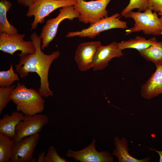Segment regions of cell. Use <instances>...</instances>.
<instances>
[{"instance_id": "obj_8", "label": "cell", "mask_w": 162, "mask_h": 162, "mask_svg": "<svg viewBox=\"0 0 162 162\" xmlns=\"http://www.w3.org/2000/svg\"><path fill=\"white\" fill-rule=\"evenodd\" d=\"M24 34H10L0 33V50L11 55L17 51H21L19 57L35 52V49L32 41L24 40Z\"/></svg>"}, {"instance_id": "obj_22", "label": "cell", "mask_w": 162, "mask_h": 162, "mask_svg": "<svg viewBox=\"0 0 162 162\" xmlns=\"http://www.w3.org/2000/svg\"><path fill=\"white\" fill-rule=\"evenodd\" d=\"M148 0H130L128 5L122 10L121 14L124 16L134 9L137 8L138 11H145L148 8Z\"/></svg>"}, {"instance_id": "obj_18", "label": "cell", "mask_w": 162, "mask_h": 162, "mask_svg": "<svg viewBox=\"0 0 162 162\" xmlns=\"http://www.w3.org/2000/svg\"><path fill=\"white\" fill-rule=\"evenodd\" d=\"M12 3L8 0L0 1V33L10 34L18 33V30L8 20L7 12L11 8Z\"/></svg>"}, {"instance_id": "obj_23", "label": "cell", "mask_w": 162, "mask_h": 162, "mask_svg": "<svg viewBox=\"0 0 162 162\" xmlns=\"http://www.w3.org/2000/svg\"><path fill=\"white\" fill-rule=\"evenodd\" d=\"M16 86L15 85H14L10 87H0V115L7 104L12 101L10 96Z\"/></svg>"}, {"instance_id": "obj_2", "label": "cell", "mask_w": 162, "mask_h": 162, "mask_svg": "<svg viewBox=\"0 0 162 162\" xmlns=\"http://www.w3.org/2000/svg\"><path fill=\"white\" fill-rule=\"evenodd\" d=\"M11 100L16 105V110L24 115L39 114L44 110L45 100L38 92L28 88L18 82L10 95Z\"/></svg>"}, {"instance_id": "obj_5", "label": "cell", "mask_w": 162, "mask_h": 162, "mask_svg": "<svg viewBox=\"0 0 162 162\" xmlns=\"http://www.w3.org/2000/svg\"><path fill=\"white\" fill-rule=\"evenodd\" d=\"M74 6L79 13L80 21L85 24H92L107 17L108 12L106 7L111 0H97L88 2L76 0Z\"/></svg>"}, {"instance_id": "obj_3", "label": "cell", "mask_w": 162, "mask_h": 162, "mask_svg": "<svg viewBox=\"0 0 162 162\" xmlns=\"http://www.w3.org/2000/svg\"><path fill=\"white\" fill-rule=\"evenodd\" d=\"M124 16L126 18H131L135 22L133 27L125 30V35L141 31L146 35L162 34V22L156 12L153 13L149 9L143 12L131 11Z\"/></svg>"}, {"instance_id": "obj_15", "label": "cell", "mask_w": 162, "mask_h": 162, "mask_svg": "<svg viewBox=\"0 0 162 162\" xmlns=\"http://www.w3.org/2000/svg\"><path fill=\"white\" fill-rule=\"evenodd\" d=\"M115 148L112 154L117 158L118 162H148L150 158L146 157L144 158L138 159L131 155L128 152V140L124 137L120 139L117 136L113 139Z\"/></svg>"}, {"instance_id": "obj_12", "label": "cell", "mask_w": 162, "mask_h": 162, "mask_svg": "<svg viewBox=\"0 0 162 162\" xmlns=\"http://www.w3.org/2000/svg\"><path fill=\"white\" fill-rule=\"evenodd\" d=\"M101 45L99 41L85 42L79 45L74 58L80 71H86L92 68L95 53Z\"/></svg>"}, {"instance_id": "obj_9", "label": "cell", "mask_w": 162, "mask_h": 162, "mask_svg": "<svg viewBox=\"0 0 162 162\" xmlns=\"http://www.w3.org/2000/svg\"><path fill=\"white\" fill-rule=\"evenodd\" d=\"M48 122L47 116L45 115L40 113L32 116L24 115L23 119L16 127L13 142L14 143L25 137L38 134Z\"/></svg>"}, {"instance_id": "obj_25", "label": "cell", "mask_w": 162, "mask_h": 162, "mask_svg": "<svg viewBox=\"0 0 162 162\" xmlns=\"http://www.w3.org/2000/svg\"><path fill=\"white\" fill-rule=\"evenodd\" d=\"M147 9L155 12L162 10V0H148Z\"/></svg>"}, {"instance_id": "obj_10", "label": "cell", "mask_w": 162, "mask_h": 162, "mask_svg": "<svg viewBox=\"0 0 162 162\" xmlns=\"http://www.w3.org/2000/svg\"><path fill=\"white\" fill-rule=\"evenodd\" d=\"M96 139H94L88 146L79 151L69 149L66 156L80 162H113L114 158L108 151L96 150Z\"/></svg>"}, {"instance_id": "obj_13", "label": "cell", "mask_w": 162, "mask_h": 162, "mask_svg": "<svg viewBox=\"0 0 162 162\" xmlns=\"http://www.w3.org/2000/svg\"><path fill=\"white\" fill-rule=\"evenodd\" d=\"M118 43L113 42L106 46L101 45L94 55L92 69L94 71L104 69L108 66L113 58H119L124 55L119 47Z\"/></svg>"}, {"instance_id": "obj_27", "label": "cell", "mask_w": 162, "mask_h": 162, "mask_svg": "<svg viewBox=\"0 0 162 162\" xmlns=\"http://www.w3.org/2000/svg\"><path fill=\"white\" fill-rule=\"evenodd\" d=\"M45 152L44 151L43 152L40 153L39 155L37 162H44V158L45 157Z\"/></svg>"}, {"instance_id": "obj_14", "label": "cell", "mask_w": 162, "mask_h": 162, "mask_svg": "<svg viewBox=\"0 0 162 162\" xmlns=\"http://www.w3.org/2000/svg\"><path fill=\"white\" fill-rule=\"evenodd\" d=\"M156 69L141 87L140 94L144 99L150 100L162 94V64Z\"/></svg>"}, {"instance_id": "obj_4", "label": "cell", "mask_w": 162, "mask_h": 162, "mask_svg": "<svg viewBox=\"0 0 162 162\" xmlns=\"http://www.w3.org/2000/svg\"><path fill=\"white\" fill-rule=\"evenodd\" d=\"M76 0H35L28 8L26 15L34 16L31 30L37 28L38 24L43 23L45 18L55 10L64 7L74 6Z\"/></svg>"}, {"instance_id": "obj_28", "label": "cell", "mask_w": 162, "mask_h": 162, "mask_svg": "<svg viewBox=\"0 0 162 162\" xmlns=\"http://www.w3.org/2000/svg\"><path fill=\"white\" fill-rule=\"evenodd\" d=\"M148 148L151 150L154 151L156 152H157L159 155L160 159L159 161L160 162H162V150L161 151H159L156 150V149L154 148Z\"/></svg>"}, {"instance_id": "obj_29", "label": "cell", "mask_w": 162, "mask_h": 162, "mask_svg": "<svg viewBox=\"0 0 162 162\" xmlns=\"http://www.w3.org/2000/svg\"><path fill=\"white\" fill-rule=\"evenodd\" d=\"M158 14L159 15H160L161 16V17L160 18L162 22V10H161L160 12H158Z\"/></svg>"}, {"instance_id": "obj_1", "label": "cell", "mask_w": 162, "mask_h": 162, "mask_svg": "<svg viewBox=\"0 0 162 162\" xmlns=\"http://www.w3.org/2000/svg\"><path fill=\"white\" fill-rule=\"evenodd\" d=\"M30 38L34 46L35 52L20 57L19 63L15 65V71L22 78L27 76L29 73L35 72L39 76L40 85L38 92L43 97L53 96V93L49 88L48 74L53 62L60 55L58 51L46 54L41 48V39L35 32L30 35Z\"/></svg>"}, {"instance_id": "obj_17", "label": "cell", "mask_w": 162, "mask_h": 162, "mask_svg": "<svg viewBox=\"0 0 162 162\" xmlns=\"http://www.w3.org/2000/svg\"><path fill=\"white\" fill-rule=\"evenodd\" d=\"M138 51L143 58L152 62L156 67L162 64V41H158L148 48Z\"/></svg>"}, {"instance_id": "obj_19", "label": "cell", "mask_w": 162, "mask_h": 162, "mask_svg": "<svg viewBox=\"0 0 162 162\" xmlns=\"http://www.w3.org/2000/svg\"><path fill=\"white\" fill-rule=\"evenodd\" d=\"M157 41L154 37L146 39L143 37L137 36L135 38L123 40L118 43L117 44L122 50L126 49L133 48L138 51L147 48Z\"/></svg>"}, {"instance_id": "obj_26", "label": "cell", "mask_w": 162, "mask_h": 162, "mask_svg": "<svg viewBox=\"0 0 162 162\" xmlns=\"http://www.w3.org/2000/svg\"><path fill=\"white\" fill-rule=\"evenodd\" d=\"M19 4L28 8L31 6L35 0H16Z\"/></svg>"}, {"instance_id": "obj_20", "label": "cell", "mask_w": 162, "mask_h": 162, "mask_svg": "<svg viewBox=\"0 0 162 162\" xmlns=\"http://www.w3.org/2000/svg\"><path fill=\"white\" fill-rule=\"evenodd\" d=\"M14 148L13 139L0 133V162H10L13 155Z\"/></svg>"}, {"instance_id": "obj_24", "label": "cell", "mask_w": 162, "mask_h": 162, "mask_svg": "<svg viewBox=\"0 0 162 162\" xmlns=\"http://www.w3.org/2000/svg\"><path fill=\"white\" fill-rule=\"evenodd\" d=\"M65 158L60 156L57 153L55 147L51 146L47 150L45 156L44 162H68Z\"/></svg>"}, {"instance_id": "obj_7", "label": "cell", "mask_w": 162, "mask_h": 162, "mask_svg": "<svg viewBox=\"0 0 162 162\" xmlns=\"http://www.w3.org/2000/svg\"><path fill=\"white\" fill-rule=\"evenodd\" d=\"M121 14L116 13L99 21L90 24L89 26L80 31L68 32L67 38L75 36L94 38L100 32L112 28L126 29L128 28L127 22L120 19Z\"/></svg>"}, {"instance_id": "obj_21", "label": "cell", "mask_w": 162, "mask_h": 162, "mask_svg": "<svg viewBox=\"0 0 162 162\" xmlns=\"http://www.w3.org/2000/svg\"><path fill=\"white\" fill-rule=\"evenodd\" d=\"M20 80L18 74L14 70L13 65L10 64L9 69L0 71V86L10 87L16 81Z\"/></svg>"}, {"instance_id": "obj_16", "label": "cell", "mask_w": 162, "mask_h": 162, "mask_svg": "<svg viewBox=\"0 0 162 162\" xmlns=\"http://www.w3.org/2000/svg\"><path fill=\"white\" fill-rule=\"evenodd\" d=\"M24 117L23 113L17 111L13 112L10 115H4L0 119V133L13 139L15 136L16 127Z\"/></svg>"}, {"instance_id": "obj_6", "label": "cell", "mask_w": 162, "mask_h": 162, "mask_svg": "<svg viewBox=\"0 0 162 162\" xmlns=\"http://www.w3.org/2000/svg\"><path fill=\"white\" fill-rule=\"evenodd\" d=\"M79 13L74 6L61 8L59 13L54 18L48 19L43 26L39 35L41 39V48L42 50L47 47L55 38L60 23L65 19L72 20L78 18Z\"/></svg>"}, {"instance_id": "obj_11", "label": "cell", "mask_w": 162, "mask_h": 162, "mask_svg": "<svg viewBox=\"0 0 162 162\" xmlns=\"http://www.w3.org/2000/svg\"><path fill=\"white\" fill-rule=\"evenodd\" d=\"M40 138L38 134L23 138L14 143L10 162H33V153Z\"/></svg>"}]
</instances>
